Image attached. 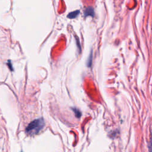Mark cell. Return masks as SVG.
Returning a JSON list of instances; mask_svg holds the SVG:
<instances>
[{"label": "cell", "instance_id": "7a4b0ae2", "mask_svg": "<svg viewBox=\"0 0 152 152\" xmlns=\"http://www.w3.org/2000/svg\"><path fill=\"white\" fill-rule=\"evenodd\" d=\"M84 17H88V16L94 17V11L93 8L91 7L86 8L84 11Z\"/></svg>", "mask_w": 152, "mask_h": 152}, {"label": "cell", "instance_id": "8992f818", "mask_svg": "<svg viewBox=\"0 0 152 152\" xmlns=\"http://www.w3.org/2000/svg\"><path fill=\"white\" fill-rule=\"evenodd\" d=\"M148 147V152H152V137Z\"/></svg>", "mask_w": 152, "mask_h": 152}, {"label": "cell", "instance_id": "3957f363", "mask_svg": "<svg viewBox=\"0 0 152 152\" xmlns=\"http://www.w3.org/2000/svg\"><path fill=\"white\" fill-rule=\"evenodd\" d=\"M80 13V11L79 10H75V11H74L72 12H71L68 14V15H67V17H68L70 19H72V18H76L78 15Z\"/></svg>", "mask_w": 152, "mask_h": 152}, {"label": "cell", "instance_id": "5b68a950", "mask_svg": "<svg viewBox=\"0 0 152 152\" xmlns=\"http://www.w3.org/2000/svg\"><path fill=\"white\" fill-rule=\"evenodd\" d=\"M92 59H93V54H92V52H91V53H90V55L88 56V61H87V66L88 67L91 66V64H92Z\"/></svg>", "mask_w": 152, "mask_h": 152}, {"label": "cell", "instance_id": "277c9868", "mask_svg": "<svg viewBox=\"0 0 152 152\" xmlns=\"http://www.w3.org/2000/svg\"><path fill=\"white\" fill-rule=\"evenodd\" d=\"M72 110H73L74 113H75V115L77 118H80V116H81V113L80 112V111L78 109L73 108Z\"/></svg>", "mask_w": 152, "mask_h": 152}, {"label": "cell", "instance_id": "6da1fadb", "mask_svg": "<svg viewBox=\"0 0 152 152\" xmlns=\"http://www.w3.org/2000/svg\"><path fill=\"white\" fill-rule=\"evenodd\" d=\"M45 126V122L43 118H39L31 121L26 128V132L30 135L38 134Z\"/></svg>", "mask_w": 152, "mask_h": 152}]
</instances>
